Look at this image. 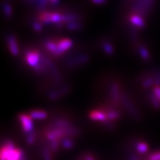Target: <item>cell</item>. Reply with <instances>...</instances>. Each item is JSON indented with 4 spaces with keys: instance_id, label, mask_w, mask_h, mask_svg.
<instances>
[{
    "instance_id": "obj_1",
    "label": "cell",
    "mask_w": 160,
    "mask_h": 160,
    "mask_svg": "<svg viewBox=\"0 0 160 160\" xmlns=\"http://www.w3.org/2000/svg\"><path fill=\"white\" fill-rule=\"evenodd\" d=\"M154 5V2L152 0H140L135 2L133 6V14H137L142 18L147 17L148 14Z\"/></svg>"
},
{
    "instance_id": "obj_2",
    "label": "cell",
    "mask_w": 160,
    "mask_h": 160,
    "mask_svg": "<svg viewBox=\"0 0 160 160\" xmlns=\"http://www.w3.org/2000/svg\"><path fill=\"white\" fill-rule=\"evenodd\" d=\"M26 62L32 68H35L38 64L39 63L41 59L42 53L37 50H33V51H26L25 53Z\"/></svg>"
},
{
    "instance_id": "obj_3",
    "label": "cell",
    "mask_w": 160,
    "mask_h": 160,
    "mask_svg": "<svg viewBox=\"0 0 160 160\" xmlns=\"http://www.w3.org/2000/svg\"><path fill=\"white\" fill-rule=\"evenodd\" d=\"M121 102L123 103V105H125L126 109L128 110V111L131 113L132 117L134 119H138L139 118V112L137 111V110L136 109V108L133 105V104L132 103V102L130 100L129 97H128L125 93H122L121 94Z\"/></svg>"
},
{
    "instance_id": "obj_4",
    "label": "cell",
    "mask_w": 160,
    "mask_h": 160,
    "mask_svg": "<svg viewBox=\"0 0 160 160\" xmlns=\"http://www.w3.org/2000/svg\"><path fill=\"white\" fill-rule=\"evenodd\" d=\"M73 45L72 40L69 39H60L57 42V50L53 54L54 57H59L62 55L65 51L69 49Z\"/></svg>"
},
{
    "instance_id": "obj_5",
    "label": "cell",
    "mask_w": 160,
    "mask_h": 160,
    "mask_svg": "<svg viewBox=\"0 0 160 160\" xmlns=\"http://www.w3.org/2000/svg\"><path fill=\"white\" fill-rule=\"evenodd\" d=\"M19 119L21 122L22 127V130L25 133L28 134L33 131V123L31 121V117L29 115L22 113L19 115Z\"/></svg>"
},
{
    "instance_id": "obj_6",
    "label": "cell",
    "mask_w": 160,
    "mask_h": 160,
    "mask_svg": "<svg viewBox=\"0 0 160 160\" xmlns=\"http://www.w3.org/2000/svg\"><path fill=\"white\" fill-rule=\"evenodd\" d=\"M110 97L112 101L114 103H118L119 100H121V94L120 93V88L118 82H113L110 87Z\"/></svg>"
},
{
    "instance_id": "obj_7",
    "label": "cell",
    "mask_w": 160,
    "mask_h": 160,
    "mask_svg": "<svg viewBox=\"0 0 160 160\" xmlns=\"http://www.w3.org/2000/svg\"><path fill=\"white\" fill-rule=\"evenodd\" d=\"M71 127H73L71 125V123L68 120L64 119H56L53 122L51 125V128H58V129H62L64 131L71 128Z\"/></svg>"
},
{
    "instance_id": "obj_8",
    "label": "cell",
    "mask_w": 160,
    "mask_h": 160,
    "mask_svg": "<svg viewBox=\"0 0 160 160\" xmlns=\"http://www.w3.org/2000/svg\"><path fill=\"white\" fill-rule=\"evenodd\" d=\"M9 51L13 56H17L19 54V49L17 43V39L13 35H9L7 39Z\"/></svg>"
},
{
    "instance_id": "obj_9",
    "label": "cell",
    "mask_w": 160,
    "mask_h": 160,
    "mask_svg": "<svg viewBox=\"0 0 160 160\" xmlns=\"http://www.w3.org/2000/svg\"><path fill=\"white\" fill-rule=\"evenodd\" d=\"M89 61V57L88 55H80L78 57L73 58V59H69L67 62V65L73 66V65H83Z\"/></svg>"
},
{
    "instance_id": "obj_10",
    "label": "cell",
    "mask_w": 160,
    "mask_h": 160,
    "mask_svg": "<svg viewBox=\"0 0 160 160\" xmlns=\"http://www.w3.org/2000/svg\"><path fill=\"white\" fill-rule=\"evenodd\" d=\"M89 117L91 118L92 120H95V121H100V122H105L107 119V116L105 111H92L91 113H89Z\"/></svg>"
},
{
    "instance_id": "obj_11",
    "label": "cell",
    "mask_w": 160,
    "mask_h": 160,
    "mask_svg": "<svg viewBox=\"0 0 160 160\" xmlns=\"http://www.w3.org/2000/svg\"><path fill=\"white\" fill-rule=\"evenodd\" d=\"M45 59L46 64H47L48 67V69L50 70V71L51 72L52 75H53V77L55 79L56 81L61 82L62 81L61 76H60L59 73L58 72V71L57 70V68H56V67L53 64V62H52L49 59H48V58H46V57H45Z\"/></svg>"
},
{
    "instance_id": "obj_12",
    "label": "cell",
    "mask_w": 160,
    "mask_h": 160,
    "mask_svg": "<svg viewBox=\"0 0 160 160\" xmlns=\"http://www.w3.org/2000/svg\"><path fill=\"white\" fill-rule=\"evenodd\" d=\"M130 21L133 24V26L135 27H138L140 28H145V22L144 21V19L139 16H138L137 14H132L130 17Z\"/></svg>"
},
{
    "instance_id": "obj_13",
    "label": "cell",
    "mask_w": 160,
    "mask_h": 160,
    "mask_svg": "<svg viewBox=\"0 0 160 160\" xmlns=\"http://www.w3.org/2000/svg\"><path fill=\"white\" fill-rule=\"evenodd\" d=\"M38 20L42 24L45 25H50L51 22V12L44 11L40 13L38 16Z\"/></svg>"
},
{
    "instance_id": "obj_14",
    "label": "cell",
    "mask_w": 160,
    "mask_h": 160,
    "mask_svg": "<svg viewBox=\"0 0 160 160\" xmlns=\"http://www.w3.org/2000/svg\"><path fill=\"white\" fill-rule=\"evenodd\" d=\"M29 116L32 119H44L47 117V113L41 110H33L29 112Z\"/></svg>"
},
{
    "instance_id": "obj_15",
    "label": "cell",
    "mask_w": 160,
    "mask_h": 160,
    "mask_svg": "<svg viewBox=\"0 0 160 160\" xmlns=\"http://www.w3.org/2000/svg\"><path fill=\"white\" fill-rule=\"evenodd\" d=\"M79 19V16L77 14H62V22L63 23H70L73 22H77Z\"/></svg>"
},
{
    "instance_id": "obj_16",
    "label": "cell",
    "mask_w": 160,
    "mask_h": 160,
    "mask_svg": "<svg viewBox=\"0 0 160 160\" xmlns=\"http://www.w3.org/2000/svg\"><path fill=\"white\" fill-rule=\"evenodd\" d=\"M149 98H150V101L153 105V107L156 110L159 111L160 110V102L159 101V99H157V96L155 95L154 92H153V90L149 93Z\"/></svg>"
},
{
    "instance_id": "obj_17",
    "label": "cell",
    "mask_w": 160,
    "mask_h": 160,
    "mask_svg": "<svg viewBox=\"0 0 160 160\" xmlns=\"http://www.w3.org/2000/svg\"><path fill=\"white\" fill-rule=\"evenodd\" d=\"M107 116V119L109 121H113V120L117 119L120 117V113L119 111H115L113 109H108L107 111H105Z\"/></svg>"
},
{
    "instance_id": "obj_18",
    "label": "cell",
    "mask_w": 160,
    "mask_h": 160,
    "mask_svg": "<svg viewBox=\"0 0 160 160\" xmlns=\"http://www.w3.org/2000/svg\"><path fill=\"white\" fill-rule=\"evenodd\" d=\"M45 48L53 55L57 50V42L53 40H48L45 42Z\"/></svg>"
},
{
    "instance_id": "obj_19",
    "label": "cell",
    "mask_w": 160,
    "mask_h": 160,
    "mask_svg": "<svg viewBox=\"0 0 160 160\" xmlns=\"http://www.w3.org/2000/svg\"><path fill=\"white\" fill-rule=\"evenodd\" d=\"M2 6L3 13L4 15H5V17L7 18V19L11 18L12 16V8L11 5L8 2H3L2 3Z\"/></svg>"
},
{
    "instance_id": "obj_20",
    "label": "cell",
    "mask_w": 160,
    "mask_h": 160,
    "mask_svg": "<svg viewBox=\"0 0 160 160\" xmlns=\"http://www.w3.org/2000/svg\"><path fill=\"white\" fill-rule=\"evenodd\" d=\"M139 53L142 59L145 60V61H148L151 59V56H150V53L148 50L144 46H141L139 48Z\"/></svg>"
},
{
    "instance_id": "obj_21",
    "label": "cell",
    "mask_w": 160,
    "mask_h": 160,
    "mask_svg": "<svg viewBox=\"0 0 160 160\" xmlns=\"http://www.w3.org/2000/svg\"><path fill=\"white\" fill-rule=\"evenodd\" d=\"M136 149L139 153L142 154V153H145L146 152L148 151V145L144 142H139L136 145Z\"/></svg>"
},
{
    "instance_id": "obj_22",
    "label": "cell",
    "mask_w": 160,
    "mask_h": 160,
    "mask_svg": "<svg viewBox=\"0 0 160 160\" xmlns=\"http://www.w3.org/2000/svg\"><path fill=\"white\" fill-rule=\"evenodd\" d=\"M62 145L63 146V148L65 149L70 150L73 148V145H74V142H73V141L72 139L66 137L64 138L63 139H62Z\"/></svg>"
},
{
    "instance_id": "obj_23",
    "label": "cell",
    "mask_w": 160,
    "mask_h": 160,
    "mask_svg": "<svg viewBox=\"0 0 160 160\" xmlns=\"http://www.w3.org/2000/svg\"><path fill=\"white\" fill-rule=\"evenodd\" d=\"M102 48L104 51L105 52L106 54L111 56L114 53V50H113V46L111 45V43L108 42H105L102 43Z\"/></svg>"
},
{
    "instance_id": "obj_24",
    "label": "cell",
    "mask_w": 160,
    "mask_h": 160,
    "mask_svg": "<svg viewBox=\"0 0 160 160\" xmlns=\"http://www.w3.org/2000/svg\"><path fill=\"white\" fill-rule=\"evenodd\" d=\"M66 27H67L68 29L71 30H71L72 31H73V30H79L82 27V24L79 22H73L68 23Z\"/></svg>"
},
{
    "instance_id": "obj_25",
    "label": "cell",
    "mask_w": 160,
    "mask_h": 160,
    "mask_svg": "<svg viewBox=\"0 0 160 160\" xmlns=\"http://www.w3.org/2000/svg\"><path fill=\"white\" fill-rule=\"evenodd\" d=\"M155 85V81H154V77H148V78L144 80L142 83V85L143 88H148L151 87V85Z\"/></svg>"
},
{
    "instance_id": "obj_26",
    "label": "cell",
    "mask_w": 160,
    "mask_h": 160,
    "mask_svg": "<svg viewBox=\"0 0 160 160\" xmlns=\"http://www.w3.org/2000/svg\"><path fill=\"white\" fill-rule=\"evenodd\" d=\"M59 147V139H54L50 142V150L53 153H57Z\"/></svg>"
},
{
    "instance_id": "obj_27",
    "label": "cell",
    "mask_w": 160,
    "mask_h": 160,
    "mask_svg": "<svg viewBox=\"0 0 160 160\" xmlns=\"http://www.w3.org/2000/svg\"><path fill=\"white\" fill-rule=\"evenodd\" d=\"M48 3H49V2L46 1V0H42V1L36 2L38 11H40V13L44 12V10H45L46 8L48 7Z\"/></svg>"
},
{
    "instance_id": "obj_28",
    "label": "cell",
    "mask_w": 160,
    "mask_h": 160,
    "mask_svg": "<svg viewBox=\"0 0 160 160\" xmlns=\"http://www.w3.org/2000/svg\"><path fill=\"white\" fill-rule=\"evenodd\" d=\"M60 97H61V94H60L59 91H52L49 92L48 94V97L51 100H57L60 98Z\"/></svg>"
},
{
    "instance_id": "obj_29",
    "label": "cell",
    "mask_w": 160,
    "mask_h": 160,
    "mask_svg": "<svg viewBox=\"0 0 160 160\" xmlns=\"http://www.w3.org/2000/svg\"><path fill=\"white\" fill-rule=\"evenodd\" d=\"M42 156L44 160H52L51 155V150L48 148H44L42 150Z\"/></svg>"
},
{
    "instance_id": "obj_30",
    "label": "cell",
    "mask_w": 160,
    "mask_h": 160,
    "mask_svg": "<svg viewBox=\"0 0 160 160\" xmlns=\"http://www.w3.org/2000/svg\"><path fill=\"white\" fill-rule=\"evenodd\" d=\"M35 138H36V133L35 132L32 131L28 134L27 137H26V142H27V143L28 144V145H32V144L33 143V142H34Z\"/></svg>"
},
{
    "instance_id": "obj_31",
    "label": "cell",
    "mask_w": 160,
    "mask_h": 160,
    "mask_svg": "<svg viewBox=\"0 0 160 160\" xmlns=\"http://www.w3.org/2000/svg\"><path fill=\"white\" fill-rule=\"evenodd\" d=\"M32 26H33V28L37 32H40L42 31V25L39 21L33 22H32Z\"/></svg>"
},
{
    "instance_id": "obj_32",
    "label": "cell",
    "mask_w": 160,
    "mask_h": 160,
    "mask_svg": "<svg viewBox=\"0 0 160 160\" xmlns=\"http://www.w3.org/2000/svg\"><path fill=\"white\" fill-rule=\"evenodd\" d=\"M154 81H155V86L160 87V69L156 72L154 75Z\"/></svg>"
},
{
    "instance_id": "obj_33",
    "label": "cell",
    "mask_w": 160,
    "mask_h": 160,
    "mask_svg": "<svg viewBox=\"0 0 160 160\" xmlns=\"http://www.w3.org/2000/svg\"><path fill=\"white\" fill-rule=\"evenodd\" d=\"M149 160H160V151L153 153L149 156Z\"/></svg>"
},
{
    "instance_id": "obj_34",
    "label": "cell",
    "mask_w": 160,
    "mask_h": 160,
    "mask_svg": "<svg viewBox=\"0 0 160 160\" xmlns=\"http://www.w3.org/2000/svg\"><path fill=\"white\" fill-rule=\"evenodd\" d=\"M104 126H105L107 129H109V130L113 129V123H112L111 121H109V120H106L105 122H104Z\"/></svg>"
},
{
    "instance_id": "obj_35",
    "label": "cell",
    "mask_w": 160,
    "mask_h": 160,
    "mask_svg": "<svg viewBox=\"0 0 160 160\" xmlns=\"http://www.w3.org/2000/svg\"><path fill=\"white\" fill-rule=\"evenodd\" d=\"M153 92H154L155 95L157 96V99H159V101L160 102V87H158V86H155L153 89Z\"/></svg>"
},
{
    "instance_id": "obj_36",
    "label": "cell",
    "mask_w": 160,
    "mask_h": 160,
    "mask_svg": "<svg viewBox=\"0 0 160 160\" xmlns=\"http://www.w3.org/2000/svg\"><path fill=\"white\" fill-rule=\"evenodd\" d=\"M130 160H140V159L134 154H131L130 155Z\"/></svg>"
},
{
    "instance_id": "obj_37",
    "label": "cell",
    "mask_w": 160,
    "mask_h": 160,
    "mask_svg": "<svg viewBox=\"0 0 160 160\" xmlns=\"http://www.w3.org/2000/svg\"><path fill=\"white\" fill-rule=\"evenodd\" d=\"M85 160H94V159L90 154H87L85 156Z\"/></svg>"
},
{
    "instance_id": "obj_38",
    "label": "cell",
    "mask_w": 160,
    "mask_h": 160,
    "mask_svg": "<svg viewBox=\"0 0 160 160\" xmlns=\"http://www.w3.org/2000/svg\"><path fill=\"white\" fill-rule=\"evenodd\" d=\"M93 3H94V4H103V3H105V1H102V0H100V1H97V0H95V1H93Z\"/></svg>"
},
{
    "instance_id": "obj_39",
    "label": "cell",
    "mask_w": 160,
    "mask_h": 160,
    "mask_svg": "<svg viewBox=\"0 0 160 160\" xmlns=\"http://www.w3.org/2000/svg\"><path fill=\"white\" fill-rule=\"evenodd\" d=\"M49 3L51 5H57V4H59V1H50Z\"/></svg>"
}]
</instances>
